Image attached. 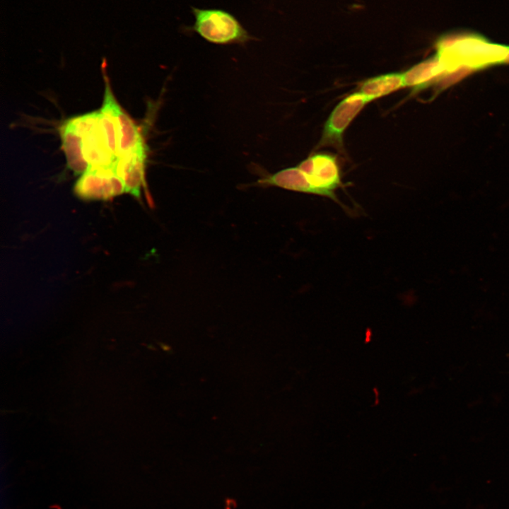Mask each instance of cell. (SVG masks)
Here are the masks:
<instances>
[{"mask_svg": "<svg viewBox=\"0 0 509 509\" xmlns=\"http://www.w3.org/2000/svg\"><path fill=\"white\" fill-rule=\"evenodd\" d=\"M435 54L446 74L462 75L505 64L509 45L495 43L480 34L452 33L442 37Z\"/></svg>", "mask_w": 509, "mask_h": 509, "instance_id": "obj_1", "label": "cell"}, {"mask_svg": "<svg viewBox=\"0 0 509 509\" xmlns=\"http://www.w3.org/2000/svg\"><path fill=\"white\" fill-rule=\"evenodd\" d=\"M194 16L187 30L197 33L205 40L217 45L245 44L253 40L237 18L222 9L192 7Z\"/></svg>", "mask_w": 509, "mask_h": 509, "instance_id": "obj_2", "label": "cell"}, {"mask_svg": "<svg viewBox=\"0 0 509 509\" xmlns=\"http://www.w3.org/2000/svg\"><path fill=\"white\" fill-rule=\"evenodd\" d=\"M297 166L319 191L320 196L331 199L347 213L350 211L335 194L337 189L344 186L339 164L335 155L324 152L313 153Z\"/></svg>", "mask_w": 509, "mask_h": 509, "instance_id": "obj_3", "label": "cell"}, {"mask_svg": "<svg viewBox=\"0 0 509 509\" xmlns=\"http://www.w3.org/2000/svg\"><path fill=\"white\" fill-rule=\"evenodd\" d=\"M367 103L368 100L358 90L341 100L324 122L320 139L315 149L328 146L344 153V134Z\"/></svg>", "mask_w": 509, "mask_h": 509, "instance_id": "obj_4", "label": "cell"}, {"mask_svg": "<svg viewBox=\"0 0 509 509\" xmlns=\"http://www.w3.org/2000/svg\"><path fill=\"white\" fill-rule=\"evenodd\" d=\"M101 108L112 117L117 139L118 157L147 151L144 137L136 123L115 99L107 81Z\"/></svg>", "mask_w": 509, "mask_h": 509, "instance_id": "obj_5", "label": "cell"}, {"mask_svg": "<svg viewBox=\"0 0 509 509\" xmlns=\"http://www.w3.org/2000/svg\"><path fill=\"white\" fill-rule=\"evenodd\" d=\"M79 129L85 158L89 166H110L118 157L107 146L100 122V111L72 118Z\"/></svg>", "mask_w": 509, "mask_h": 509, "instance_id": "obj_6", "label": "cell"}, {"mask_svg": "<svg viewBox=\"0 0 509 509\" xmlns=\"http://www.w3.org/2000/svg\"><path fill=\"white\" fill-rule=\"evenodd\" d=\"M114 163L110 166H89L74 185V192L84 199H108L124 192Z\"/></svg>", "mask_w": 509, "mask_h": 509, "instance_id": "obj_7", "label": "cell"}, {"mask_svg": "<svg viewBox=\"0 0 509 509\" xmlns=\"http://www.w3.org/2000/svg\"><path fill=\"white\" fill-rule=\"evenodd\" d=\"M147 151L119 156L115 161V170L123 182L124 192L140 198L145 184Z\"/></svg>", "mask_w": 509, "mask_h": 509, "instance_id": "obj_8", "label": "cell"}, {"mask_svg": "<svg viewBox=\"0 0 509 509\" xmlns=\"http://www.w3.org/2000/svg\"><path fill=\"white\" fill-rule=\"evenodd\" d=\"M60 136L67 165L75 174H83L89 165L84 156L81 134L72 118L61 126Z\"/></svg>", "mask_w": 509, "mask_h": 509, "instance_id": "obj_9", "label": "cell"}, {"mask_svg": "<svg viewBox=\"0 0 509 509\" xmlns=\"http://www.w3.org/2000/svg\"><path fill=\"white\" fill-rule=\"evenodd\" d=\"M445 74L436 54L403 72L406 87L414 91L425 88Z\"/></svg>", "mask_w": 509, "mask_h": 509, "instance_id": "obj_10", "label": "cell"}, {"mask_svg": "<svg viewBox=\"0 0 509 509\" xmlns=\"http://www.w3.org/2000/svg\"><path fill=\"white\" fill-rule=\"evenodd\" d=\"M403 73L380 74L363 81L359 86L360 92L368 103L405 88Z\"/></svg>", "mask_w": 509, "mask_h": 509, "instance_id": "obj_11", "label": "cell"}, {"mask_svg": "<svg viewBox=\"0 0 509 509\" xmlns=\"http://www.w3.org/2000/svg\"><path fill=\"white\" fill-rule=\"evenodd\" d=\"M238 506L237 501L232 498H227L225 499L224 507L225 509H235Z\"/></svg>", "mask_w": 509, "mask_h": 509, "instance_id": "obj_12", "label": "cell"}, {"mask_svg": "<svg viewBox=\"0 0 509 509\" xmlns=\"http://www.w3.org/2000/svg\"><path fill=\"white\" fill-rule=\"evenodd\" d=\"M505 64H509V52L505 58Z\"/></svg>", "mask_w": 509, "mask_h": 509, "instance_id": "obj_13", "label": "cell"}]
</instances>
